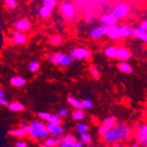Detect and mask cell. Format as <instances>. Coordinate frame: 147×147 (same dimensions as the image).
I'll return each instance as SVG.
<instances>
[{
	"instance_id": "30",
	"label": "cell",
	"mask_w": 147,
	"mask_h": 147,
	"mask_svg": "<svg viewBox=\"0 0 147 147\" xmlns=\"http://www.w3.org/2000/svg\"><path fill=\"white\" fill-rule=\"evenodd\" d=\"M10 134L13 137H21V136H24L26 134V131L21 128V129H15V130H11L9 132Z\"/></svg>"
},
{
	"instance_id": "8",
	"label": "cell",
	"mask_w": 147,
	"mask_h": 147,
	"mask_svg": "<svg viewBox=\"0 0 147 147\" xmlns=\"http://www.w3.org/2000/svg\"><path fill=\"white\" fill-rule=\"evenodd\" d=\"M118 19L114 15V13H107V14H104L101 18H100V22L102 23V25H105L107 26H115L117 23Z\"/></svg>"
},
{
	"instance_id": "21",
	"label": "cell",
	"mask_w": 147,
	"mask_h": 147,
	"mask_svg": "<svg viewBox=\"0 0 147 147\" xmlns=\"http://www.w3.org/2000/svg\"><path fill=\"white\" fill-rule=\"evenodd\" d=\"M72 118L76 121H80L85 118V113L81 110V109H77L72 112Z\"/></svg>"
},
{
	"instance_id": "24",
	"label": "cell",
	"mask_w": 147,
	"mask_h": 147,
	"mask_svg": "<svg viewBox=\"0 0 147 147\" xmlns=\"http://www.w3.org/2000/svg\"><path fill=\"white\" fill-rule=\"evenodd\" d=\"M8 108L11 111H22V110L25 109V107L22 104L18 103V102H12V103H11L8 106Z\"/></svg>"
},
{
	"instance_id": "10",
	"label": "cell",
	"mask_w": 147,
	"mask_h": 147,
	"mask_svg": "<svg viewBox=\"0 0 147 147\" xmlns=\"http://www.w3.org/2000/svg\"><path fill=\"white\" fill-rule=\"evenodd\" d=\"M46 126H47V129H48V131L49 133V135L58 136V135H62L63 132V129L60 126V124L48 123V124Z\"/></svg>"
},
{
	"instance_id": "5",
	"label": "cell",
	"mask_w": 147,
	"mask_h": 147,
	"mask_svg": "<svg viewBox=\"0 0 147 147\" xmlns=\"http://www.w3.org/2000/svg\"><path fill=\"white\" fill-rule=\"evenodd\" d=\"M71 54L77 60H82L84 58H89L91 57V53L85 48H76L71 49Z\"/></svg>"
},
{
	"instance_id": "1",
	"label": "cell",
	"mask_w": 147,
	"mask_h": 147,
	"mask_svg": "<svg viewBox=\"0 0 147 147\" xmlns=\"http://www.w3.org/2000/svg\"><path fill=\"white\" fill-rule=\"evenodd\" d=\"M132 134L131 129L123 123H115L103 137L107 144H115L128 139Z\"/></svg>"
},
{
	"instance_id": "9",
	"label": "cell",
	"mask_w": 147,
	"mask_h": 147,
	"mask_svg": "<svg viewBox=\"0 0 147 147\" xmlns=\"http://www.w3.org/2000/svg\"><path fill=\"white\" fill-rule=\"evenodd\" d=\"M61 11L66 19H71L74 15V7L71 4L64 3L61 5Z\"/></svg>"
},
{
	"instance_id": "7",
	"label": "cell",
	"mask_w": 147,
	"mask_h": 147,
	"mask_svg": "<svg viewBox=\"0 0 147 147\" xmlns=\"http://www.w3.org/2000/svg\"><path fill=\"white\" fill-rule=\"evenodd\" d=\"M108 28H109V26H107L105 25L96 26V28H92L91 30V32H90V37L92 38V39H99V38L104 36L105 34H107V32H108Z\"/></svg>"
},
{
	"instance_id": "35",
	"label": "cell",
	"mask_w": 147,
	"mask_h": 147,
	"mask_svg": "<svg viewBox=\"0 0 147 147\" xmlns=\"http://www.w3.org/2000/svg\"><path fill=\"white\" fill-rule=\"evenodd\" d=\"M90 72H91V75L93 78H99V77H100V71H99V70L96 67H94V66L91 67L90 68Z\"/></svg>"
},
{
	"instance_id": "31",
	"label": "cell",
	"mask_w": 147,
	"mask_h": 147,
	"mask_svg": "<svg viewBox=\"0 0 147 147\" xmlns=\"http://www.w3.org/2000/svg\"><path fill=\"white\" fill-rule=\"evenodd\" d=\"M39 67H40V63H39L38 62H36V61H33V62H31V63L28 64V69H29V71H30L31 72H35V71H37L38 69H39Z\"/></svg>"
},
{
	"instance_id": "45",
	"label": "cell",
	"mask_w": 147,
	"mask_h": 147,
	"mask_svg": "<svg viewBox=\"0 0 147 147\" xmlns=\"http://www.w3.org/2000/svg\"><path fill=\"white\" fill-rule=\"evenodd\" d=\"M61 147H71V144H68V143H63L62 142V144H60Z\"/></svg>"
},
{
	"instance_id": "40",
	"label": "cell",
	"mask_w": 147,
	"mask_h": 147,
	"mask_svg": "<svg viewBox=\"0 0 147 147\" xmlns=\"http://www.w3.org/2000/svg\"><path fill=\"white\" fill-rule=\"evenodd\" d=\"M83 145H84V143L82 141H80V142L76 141L71 144V147H82Z\"/></svg>"
},
{
	"instance_id": "28",
	"label": "cell",
	"mask_w": 147,
	"mask_h": 147,
	"mask_svg": "<svg viewBox=\"0 0 147 147\" xmlns=\"http://www.w3.org/2000/svg\"><path fill=\"white\" fill-rule=\"evenodd\" d=\"M136 130L138 134H147V124L136 125Z\"/></svg>"
},
{
	"instance_id": "48",
	"label": "cell",
	"mask_w": 147,
	"mask_h": 147,
	"mask_svg": "<svg viewBox=\"0 0 147 147\" xmlns=\"http://www.w3.org/2000/svg\"><path fill=\"white\" fill-rule=\"evenodd\" d=\"M0 29H1V25H0Z\"/></svg>"
},
{
	"instance_id": "14",
	"label": "cell",
	"mask_w": 147,
	"mask_h": 147,
	"mask_svg": "<svg viewBox=\"0 0 147 147\" xmlns=\"http://www.w3.org/2000/svg\"><path fill=\"white\" fill-rule=\"evenodd\" d=\"M74 57H72V55H63V57H62L61 61L59 62L58 65L62 66V67H65V66H68L70 65L72 62H73Z\"/></svg>"
},
{
	"instance_id": "12",
	"label": "cell",
	"mask_w": 147,
	"mask_h": 147,
	"mask_svg": "<svg viewBox=\"0 0 147 147\" xmlns=\"http://www.w3.org/2000/svg\"><path fill=\"white\" fill-rule=\"evenodd\" d=\"M115 58L118 60H121V61H128L130 58V53L125 48H119V49H117Z\"/></svg>"
},
{
	"instance_id": "11",
	"label": "cell",
	"mask_w": 147,
	"mask_h": 147,
	"mask_svg": "<svg viewBox=\"0 0 147 147\" xmlns=\"http://www.w3.org/2000/svg\"><path fill=\"white\" fill-rule=\"evenodd\" d=\"M31 28V23L28 20L22 19L18 20L15 23V28L20 32H26L28 31Z\"/></svg>"
},
{
	"instance_id": "22",
	"label": "cell",
	"mask_w": 147,
	"mask_h": 147,
	"mask_svg": "<svg viewBox=\"0 0 147 147\" xmlns=\"http://www.w3.org/2000/svg\"><path fill=\"white\" fill-rule=\"evenodd\" d=\"M46 121L48 123H50L60 124L62 123V119H61V116H59L58 115H51L50 114Z\"/></svg>"
},
{
	"instance_id": "25",
	"label": "cell",
	"mask_w": 147,
	"mask_h": 147,
	"mask_svg": "<svg viewBox=\"0 0 147 147\" xmlns=\"http://www.w3.org/2000/svg\"><path fill=\"white\" fill-rule=\"evenodd\" d=\"M76 129L78 133H80V134H85V133H87L88 131V126L85 123H79L77 124L76 126Z\"/></svg>"
},
{
	"instance_id": "32",
	"label": "cell",
	"mask_w": 147,
	"mask_h": 147,
	"mask_svg": "<svg viewBox=\"0 0 147 147\" xmlns=\"http://www.w3.org/2000/svg\"><path fill=\"white\" fill-rule=\"evenodd\" d=\"M81 141L84 144H90L92 142V138L91 135L87 134V133H85V134H81Z\"/></svg>"
},
{
	"instance_id": "16",
	"label": "cell",
	"mask_w": 147,
	"mask_h": 147,
	"mask_svg": "<svg viewBox=\"0 0 147 147\" xmlns=\"http://www.w3.org/2000/svg\"><path fill=\"white\" fill-rule=\"evenodd\" d=\"M117 67H118V69L120 71H123V73H131L132 72V67L128 63H126V61H123L120 63H118Z\"/></svg>"
},
{
	"instance_id": "39",
	"label": "cell",
	"mask_w": 147,
	"mask_h": 147,
	"mask_svg": "<svg viewBox=\"0 0 147 147\" xmlns=\"http://www.w3.org/2000/svg\"><path fill=\"white\" fill-rule=\"evenodd\" d=\"M86 20L90 23V24H93L95 21L94 18H93V16L92 14H90V13H86Z\"/></svg>"
},
{
	"instance_id": "20",
	"label": "cell",
	"mask_w": 147,
	"mask_h": 147,
	"mask_svg": "<svg viewBox=\"0 0 147 147\" xmlns=\"http://www.w3.org/2000/svg\"><path fill=\"white\" fill-rule=\"evenodd\" d=\"M135 135L138 139V144L140 146H147V134H138V133H136Z\"/></svg>"
},
{
	"instance_id": "23",
	"label": "cell",
	"mask_w": 147,
	"mask_h": 147,
	"mask_svg": "<svg viewBox=\"0 0 147 147\" xmlns=\"http://www.w3.org/2000/svg\"><path fill=\"white\" fill-rule=\"evenodd\" d=\"M50 13H51V9L44 5L39 9V14L43 18H48L50 15Z\"/></svg>"
},
{
	"instance_id": "47",
	"label": "cell",
	"mask_w": 147,
	"mask_h": 147,
	"mask_svg": "<svg viewBox=\"0 0 147 147\" xmlns=\"http://www.w3.org/2000/svg\"><path fill=\"white\" fill-rule=\"evenodd\" d=\"M5 92L0 89V97H5Z\"/></svg>"
},
{
	"instance_id": "13",
	"label": "cell",
	"mask_w": 147,
	"mask_h": 147,
	"mask_svg": "<svg viewBox=\"0 0 147 147\" xmlns=\"http://www.w3.org/2000/svg\"><path fill=\"white\" fill-rule=\"evenodd\" d=\"M12 39H13V41H14L15 43L17 44H22V43H25L26 41V39L25 37V35L22 34V32L19 31V30H16L13 32L12 34Z\"/></svg>"
},
{
	"instance_id": "27",
	"label": "cell",
	"mask_w": 147,
	"mask_h": 147,
	"mask_svg": "<svg viewBox=\"0 0 147 147\" xmlns=\"http://www.w3.org/2000/svg\"><path fill=\"white\" fill-rule=\"evenodd\" d=\"M58 143H60L56 138H47L46 141H45V144L44 145L45 146H57L58 145Z\"/></svg>"
},
{
	"instance_id": "2",
	"label": "cell",
	"mask_w": 147,
	"mask_h": 147,
	"mask_svg": "<svg viewBox=\"0 0 147 147\" xmlns=\"http://www.w3.org/2000/svg\"><path fill=\"white\" fill-rule=\"evenodd\" d=\"M133 29L132 26H109L107 35L112 39H121L124 37H129L133 35Z\"/></svg>"
},
{
	"instance_id": "26",
	"label": "cell",
	"mask_w": 147,
	"mask_h": 147,
	"mask_svg": "<svg viewBox=\"0 0 147 147\" xmlns=\"http://www.w3.org/2000/svg\"><path fill=\"white\" fill-rule=\"evenodd\" d=\"M145 32H147V31H144L143 28H141L139 26V28H137L134 29V32H133V36H134L135 38H137V39L141 40V38L145 34Z\"/></svg>"
},
{
	"instance_id": "4",
	"label": "cell",
	"mask_w": 147,
	"mask_h": 147,
	"mask_svg": "<svg viewBox=\"0 0 147 147\" xmlns=\"http://www.w3.org/2000/svg\"><path fill=\"white\" fill-rule=\"evenodd\" d=\"M116 123V119L115 117L114 116H110V117H108V118H106L102 124L100 126V129L98 130V133H99V135L100 137H104L107 133L109 132V130Z\"/></svg>"
},
{
	"instance_id": "42",
	"label": "cell",
	"mask_w": 147,
	"mask_h": 147,
	"mask_svg": "<svg viewBox=\"0 0 147 147\" xmlns=\"http://www.w3.org/2000/svg\"><path fill=\"white\" fill-rule=\"evenodd\" d=\"M16 146L17 147H26L28 146V144H26V143L23 142V141H19L16 143Z\"/></svg>"
},
{
	"instance_id": "36",
	"label": "cell",
	"mask_w": 147,
	"mask_h": 147,
	"mask_svg": "<svg viewBox=\"0 0 147 147\" xmlns=\"http://www.w3.org/2000/svg\"><path fill=\"white\" fill-rule=\"evenodd\" d=\"M56 3H57V2H56V0H43V4H44V5L49 7L50 9H52V8H54V7H55Z\"/></svg>"
},
{
	"instance_id": "17",
	"label": "cell",
	"mask_w": 147,
	"mask_h": 147,
	"mask_svg": "<svg viewBox=\"0 0 147 147\" xmlns=\"http://www.w3.org/2000/svg\"><path fill=\"white\" fill-rule=\"evenodd\" d=\"M116 53H117V49L113 47V46H109L107 47L104 49V54L106 57H108L109 58H114L116 57Z\"/></svg>"
},
{
	"instance_id": "15",
	"label": "cell",
	"mask_w": 147,
	"mask_h": 147,
	"mask_svg": "<svg viewBox=\"0 0 147 147\" xmlns=\"http://www.w3.org/2000/svg\"><path fill=\"white\" fill-rule=\"evenodd\" d=\"M11 84L13 86L20 87L26 84V79L24 78H21V77H13L11 78Z\"/></svg>"
},
{
	"instance_id": "29",
	"label": "cell",
	"mask_w": 147,
	"mask_h": 147,
	"mask_svg": "<svg viewBox=\"0 0 147 147\" xmlns=\"http://www.w3.org/2000/svg\"><path fill=\"white\" fill-rule=\"evenodd\" d=\"M49 42L52 45H59L62 42V38L59 35H53L49 40Z\"/></svg>"
},
{
	"instance_id": "46",
	"label": "cell",
	"mask_w": 147,
	"mask_h": 147,
	"mask_svg": "<svg viewBox=\"0 0 147 147\" xmlns=\"http://www.w3.org/2000/svg\"><path fill=\"white\" fill-rule=\"evenodd\" d=\"M141 40L143 42H147V32H145V34L143 35V37L141 38Z\"/></svg>"
},
{
	"instance_id": "37",
	"label": "cell",
	"mask_w": 147,
	"mask_h": 147,
	"mask_svg": "<svg viewBox=\"0 0 147 147\" xmlns=\"http://www.w3.org/2000/svg\"><path fill=\"white\" fill-rule=\"evenodd\" d=\"M5 3L11 9H14L17 6V4H16L15 0H5Z\"/></svg>"
},
{
	"instance_id": "41",
	"label": "cell",
	"mask_w": 147,
	"mask_h": 147,
	"mask_svg": "<svg viewBox=\"0 0 147 147\" xmlns=\"http://www.w3.org/2000/svg\"><path fill=\"white\" fill-rule=\"evenodd\" d=\"M140 28H143L144 31H147V20L141 22V24H140Z\"/></svg>"
},
{
	"instance_id": "34",
	"label": "cell",
	"mask_w": 147,
	"mask_h": 147,
	"mask_svg": "<svg viewBox=\"0 0 147 147\" xmlns=\"http://www.w3.org/2000/svg\"><path fill=\"white\" fill-rule=\"evenodd\" d=\"M82 105H83V109H90L92 108L93 106V103L91 100L89 99H86V100H82Z\"/></svg>"
},
{
	"instance_id": "18",
	"label": "cell",
	"mask_w": 147,
	"mask_h": 147,
	"mask_svg": "<svg viewBox=\"0 0 147 147\" xmlns=\"http://www.w3.org/2000/svg\"><path fill=\"white\" fill-rule=\"evenodd\" d=\"M63 55H64L63 53H55V54L51 55L49 57V60L53 64H58L59 62L61 61L62 57H63Z\"/></svg>"
},
{
	"instance_id": "38",
	"label": "cell",
	"mask_w": 147,
	"mask_h": 147,
	"mask_svg": "<svg viewBox=\"0 0 147 147\" xmlns=\"http://www.w3.org/2000/svg\"><path fill=\"white\" fill-rule=\"evenodd\" d=\"M57 115L61 117H63V116H67L69 115V110L66 109H61L58 110L57 112Z\"/></svg>"
},
{
	"instance_id": "6",
	"label": "cell",
	"mask_w": 147,
	"mask_h": 147,
	"mask_svg": "<svg viewBox=\"0 0 147 147\" xmlns=\"http://www.w3.org/2000/svg\"><path fill=\"white\" fill-rule=\"evenodd\" d=\"M113 13L118 20L126 18L129 14V7L125 4L117 5L113 10Z\"/></svg>"
},
{
	"instance_id": "33",
	"label": "cell",
	"mask_w": 147,
	"mask_h": 147,
	"mask_svg": "<svg viewBox=\"0 0 147 147\" xmlns=\"http://www.w3.org/2000/svg\"><path fill=\"white\" fill-rule=\"evenodd\" d=\"M77 139L74 136L72 135H67V136H65V137H63V143H68V144H72L74 142H76Z\"/></svg>"
},
{
	"instance_id": "3",
	"label": "cell",
	"mask_w": 147,
	"mask_h": 147,
	"mask_svg": "<svg viewBox=\"0 0 147 147\" xmlns=\"http://www.w3.org/2000/svg\"><path fill=\"white\" fill-rule=\"evenodd\" d=\"M28 134L32 138L39 139L47 138L49 133L45 124H43L41 122H34L29 125Z\"/></svg>"
},
{
	"instance_id": "43",
	"label": "cell",
	"mask_w": 147,
	"mask_h": 147,
	"mask_svg": "<svg viewBox=\"0 0 147 147\" xmlns=\"http://www.w3.org/2000/svg\"><path fill=\"white\" fill-rule=\"evenodd\" d=\"M21 128L26 132V133H28V130H29V126L28 125V124H26V123H21Z\"/></svg>"
},
{
	"instance_id": "19",
	"label": "cell",
	"mask_w": 147,
	"mask_h": 147,
	"mask_svg": "<svg viewBox=\"0 0 147 147\" xmlns=\"http://www.w3.org/2000/svg\"><path fill=\"white\" fill-rule=\"evenodd\" d=\"M67 101H68L69 104H71V106H73L74 108H76V109H83L82 100H77V99L72 98V97H68Z\"/></svg>"
},
{
	"instance_id": "44",
	"label": "cell",
	"mask_w": 147,
	"mask_h": 147,
	"mask_svg": "<svg viewBox=\"0 0 147 147\" xmlns=\"http://www.w3.org/2000/svg\"><path fill=\"white\" fill-rule=\"evenodd\" d=\"M0 104H2V105H7L8 104V101L5 100V97H0Z\"/></svg>"
}]
</instances>
